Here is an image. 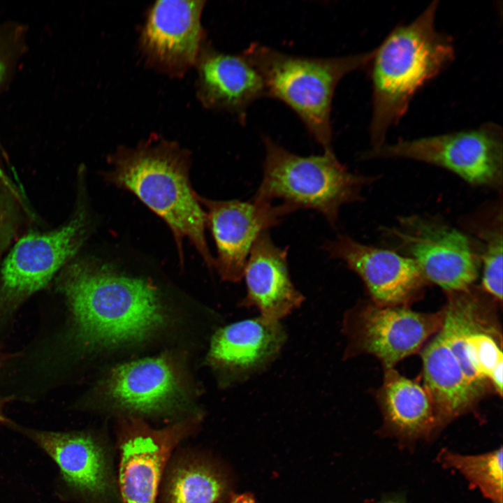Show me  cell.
Segmentation results:
<instances>
[{"mask_svg":"<svg viewBox=\"0 0 503 503\" xmlns=\"http://www.w3.org/2000/svg\"><path fill=\"white\" fill-rule=\"evenodd\" d=\"M392 369L379 393L384 432L404 445L429 439L438 430L431 397L425 387Z\"/></svg>","mask_w":503,"mask_h":503,"instance_id":"cell-20","label":"cell"},{"mask_svg":"<svg viewBox=\"0 0 503 503\" xmlns=\"http://www.w3.org/2000/svg\"><path fill=\"white\" fill-rule=\"evenodd\" d=\"M287 254L288 247H279L268 231L264 232L254 243L244 270L247 292L242 305L258 308L268 320L279 321L304 300L291 279Z\"/></svg>","mask_w":503,"mask_h":503,"instance_id":"cell-17","label":"cell"},{"mask_svg":"<svg viewBox=\"0 0 503 503\" xmlns=\"http://www.w3.org/2000/svg\"><path fill=\"white\" fill-rule=\"evenodd\" d=\"M110 163L106 181L133 193L165 221L182 261L187 239L207 266L214 268L205 238V213L190 182L187 153L173 143H150L118 151Z\"/></svg>","mask_w":503,"mask_h":503,"instance_id":"cell-3","label":"cell"},{"mask_svg":"<svg viewBox=\"0 0 503 503\" xmlns=\"http://www.w3.org/2000/svg\"><path fill=\"white\" fill-rule=\"evenodd\" d=\"M286 335L279 321L262 316L240 321L212 336L207 361L228 384L245 380L277 356Z\"/></svg>","mask_w":503,"mask_h":503,"instance_id":"cell-13","label":"cell"},{"mask_svg":"<svg viewBox=\"0 0 503 503\" xmlns=\"http://www.w3.org/2000/svg\"><path fill=\"white\" fill-rule=\"evenodd\" d=\"M5 68H6L5 64L0 57V83L2 81L4 74H5Z\"/></svg>","mask_w":503,"mask_h":503,"instance_id":"cell-29","label":"cell"},{"mask_svg":"<svg viewBox=\"0 0 503 503\" xmlns=\"http://www.w3.org/2000/svg\"><path fill=\"white\" fill-rule=\"evenodd\" d=\"M242 53L260 73L266 96L289 107L323 150H333L331 112L335 89L347 75L367 69L374 50L312 57L289 54L256 42Z\"/></svg>","mask_w":503,"mask_h":503,"instance_id":"cell-4","label":"cell"},{"mask_svg":"<svg viewBox=\"0 0 503 503\" xmlns=\"http://www.w3.org/2000/svg\"><path fill=\"white\" fill-rule=\"evenodd\" d=\"M439 1L414 20L393 28L374 49L367 69L372 85L371 149L386 143L388 130L407 113L417 92L453 61L451 36L437 29Z\"/></svg>","mask_w":503,"mask_h":503,"instance_id":"cell-2","label":"cell"},{"mask_svg":"<svg viewBox=\"0 0 503 503\" xmlns=\"http://www.w3.org/2000/svg\"><path fill=\"white\" fill-rule=\"evenodd\" d=\"M223 479L212 468L200 464L177 467L168 486V503H217L225 493Z\"/></svg>","mask_w":503,"mask_h":503,"instance_id":"cell-23","label":"cell"},{"mask_svg":"<svg viewBox=\"0 0 503 503\" xmlns=\"http://www.w3.org/2000/svg\"><path fill=\"white\" fill-rule=\"evenodd\" d=\"M206 226L215 242L214 268L221 278L237 282L243 277L250 252L258 238L295 212L283 203L238 200L214 201L198 195Z\"/></svg>","mask_w":503,"mask_h":503,"instance_id":"cell-10","label":"cell"},{"mask_svg":"<svg viewBox=\"0 0 503 503\" xmlns=\"http://www.w3.org/2000/svg\"><path fill=\"white\" fill-rule=\"evenodd\" d=\"M363 159H403L445 168L476 186L502 188L503 133L494 122L446 133L400 140L370 149Z\"/></svg>","mask_w":503,"mask_h":503,"instance_id":"cell-6","label":"cell"},{"mask_svg":"<svg viewBox=\"0 0 503 503\" xmlns=\"http://www.w3.org/2000/svg\"><path fill=\"white\" fill-rule=\"evenodd\" d=\"M13 422L6 416L4 407L0 406V424L10 425Z\"/></svg>","mask_w":503,"mask_h":503,"instance_id":"cell-26","label":"cell"},{"mask_svg":"<svg viewBox=\"0 0 503 503\" xmlns=\"http://www.w3.org/2000/svg\"><path fill=\"white\" fill-rule=\"evenodd\" d=\"M502 216L495 225L480 232L481 252L479 260L482 263V285L486 291L498 300L502 299V258L503 240Z\"/></svg>","mask_w":503,"mask_h":503,"instance_id":"cell-24","label":"cell"},{"mask_svg":"<svg viewBox=\"0 0 503 503\" xmlns=\"http://www.w3.org/2000/svg\"><path fill=\"white\" fill-rule=\"evenodd\" d=\"M96 391L112 407L144 414L174 409L189 397L184 364L170 353L115 367Z\"/></svg>","mask_w":503,"mask_h":503,"instance_id":"cell-9","label":"cell"},{"mask_svg":"<svg viewBox=\"0 0 503 503\" xmlns=\"http://www.w3.org/2000/svg\"><path fill=\"white\" fill-rule=\"evenodd\" d=\"M198 94L210 108L236 115L244 122L249 107L265 95L263 80L244 56L212 48L198 57Z\"/></svg>","mask_w":503,"mask_h":503,"instance_id":"cell-18","label":"cell"},{"mask_svg":"<svg viewBox=\"0 0 503 503\" xmlns=\"http://www.w3.org/2000/svg\"><path fill=\"white\" fill-rule=\"evenodd\" d=\"M502 447L476 455L443 449L437 455L444 467L457 471L491 503H503Z\"/></svg>","mask_w":503,"mask_h":503,"instance_id":"cell-22","label":"cell"},{"mask_svg":"<svg viewBox=\"0 0 503 503\" xmlns=\"http://www.w3.org/2000/svg\"><path fill=\"white\" fill-rule=\"evenodd\" d=\"M71 319V342L91 351L142 341L161 329L168 314L157 288L92 258L68 263L57 279Z\"/></svg>","mask_w":503,"mask_h":503,"instance_id":"cell-1","label":"cell"},{"mask_svg":"<svg viewBox=\"0 0 503 503\" xmlns=\"http://www.w3.org/2000/svg\"><path fill=\"white\" fill-rule=\"evenodd\" d=\"M422 360L425 388L439 428L469 411L481 393L467 378L439 333L424 349Z\"/></svg>","mask_w":503,"mask_h":503,"instance_id":"cell-21","label":"cell"},{"mask_svg":"<svg viewBox=\"0 0 503 503\" xmlns=\"http://www.w3.org/2000/svg\"><path fill=\"white\" fill-rule=\"evenodd\" d=\"M442 314H424L400 306L369 305L347 324L353 343L381 360L386 369L416 351L437 330Z\"/></svg>","mask_w":503,"mask_h":503,"instance_id":"cell-12","label":"cell"},{"mask_svg":"<svg viewBox=\"0 0 503 503\" xmlns=\"http://www.w3.org/2000/svg\"><path fill=\"white\" fill-rule=\"evenodd\" d=\"M203 1H158L151 8L141 36L147 56L173 73L196 61L202 38Z\"/></svg>","mask_w":503,"mask_h":503,"instance_id":"cell-14","label":"cell"},{"mask_svg":"<svg viewBox=\"0 0 503 503\" xmlns=\"http://www.w3.org/2000/svg\"><path fill=\"white\" fill-rule=\"evenodd\" d=\"M449 293L441 326L446 344L460 363L470 365L502 395V351L492 331L479 319L478 301L469 289Z\"/></svg>","mask_w":503,"mask_h":503,"instance_id":"cell-15","label":"cell"},{"mask_svg":"<svg viewBox=\"0 0 503 503\" xmlns=\"http://www.w3.org/2000/svg\"><path fill=\"white\" fill-rule=\"evenodd\" d=\"M263 177L254 200H280L294 211L308 209L321 214L334 226L340 207L362 199L363 189L374 177L351 172L333 150L301 156L263 137Z\"/></svg>","mask_w":503,"mask_h":503,"instance_id":"cell-5","label":"cell"},{"mask_svg":"<svg viewBox=\"0 0 503 503\" xmlns=\"http://www.w3.org/2000/svg\"><path fill=\"white\" fill-rule=\"evenodd\" d=\"M230 503H255L253 497L249 494L235 495Z\"/></svg>","mask_w":503,"mask_h":503,"instance_id":"cell-25","label":"cell"},{"mask_svg":"<svg viewBox=\"0 0 503 503\" xmlns=\"http://www.w3.org/2000/svg\"><path fill=\"white\" fill-rule=\"evenodd\" d=\"M397 252L411 258L426 281L448 292L470 288L478 276L479 252L462 231L441 219L412 215L385 228Z\"/></svg>","mask_w":503,"mask_h":503,"instance_id":"cell-7","label":"cell"},{"mask_svg":"<svg viewBox=\"0 0 503 503\" xmlns=\"http://www.w3.org/2000/svg\"><path fill=\"white\" fill-rule=\"evenodd\" d=\"M57 465L63 482L72 491L89 499L103 496L110 488L105 453L99 443L82 432H55L13 423Z\"/></svg>","mask_w":503,"mask_h":503,"instance_id":"cell-16","label":"cell"},{"mask_svg":"<svg viewBox=\"0 0 503 503\" xmlns=\"http://www.w3.org/2000/svg\"><path fill=\"white\" fill-rule=\"evenodd\" d=\"M84 212L44 233L22 237L6 256L0 272V322L45 287L81 247L86 235Z\"/></svg>","mask_w":503,"mask_h":503,"instance_id":"cell-8","label":"cell"},{"mask_svg":"<svg viewBox=\"0 0 503 503\" xmlns=\"http://www.w3.org/2000/svg\"><path fill=\"white\" fill-rule=\"evenodd\" d=\"M323 247L330 257L358 275L379 306L402 305L417 296L427 282L411 258L391 249L365 245L344 234Z\"/></svg>","mask_w":503,"mask_h":503,"instance_id":"cell-11","label":"cell"},{"mask_svg":"<svg viewBox=\"0 0 503 503\" xmlns=\"http://www.w3.org/2000/svg\"><path fill=\"white\" fill-rule=\"evenodd\" d=\"M4 354L1 352L0 349V369L4 363ZM8 398L0 396V406L5 407L6 404L8 402Z\"/></svg>","mask_w":503,"mask_h":503,"instance_id":"cell-28","label":"cell"},{"mask_svg":"<svg viewBox=\"0 0 503 503\" xmlns=\"http://www.w3.org/2000/svg\"><path fill=\"white\" fill-rule=\"evenodd\" d=\"M379 503H406L402 497H389L383 499Z\"/></svg>","mask_w":503,"mask_h":503,"instance_id":"cell-27","label":"cell"},{"mask_svg":"<svg viewBox=\"0 0 503 503\" xmlns=\"http://www.w3.org/2000/svg\"><path fill=\"white\" fill-rule=\"evenodd\" d=\"M189 423L137 434L122 447L119 487L124 503H155L165 464Z\"/></svg>","mask_w":503,"mask_h":503,"instance_id":"cell-19","label":"cell"}]
</instances>
